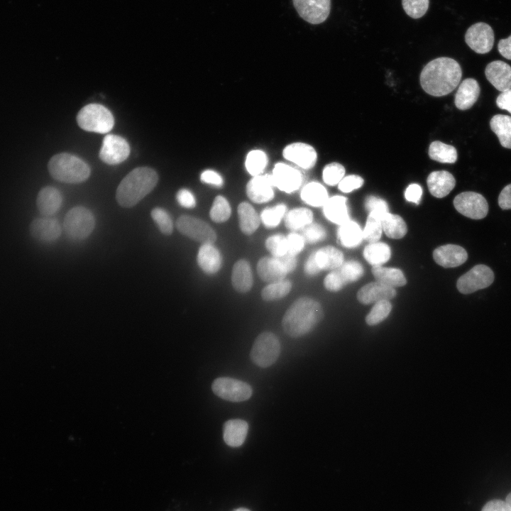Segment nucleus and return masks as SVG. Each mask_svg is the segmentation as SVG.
<instances>
[{
    "label": "nucleus",
    "instance_id": "f03ea898",
    "mask_svg": "<svg viewBox=\"0 0 511 511\" xmlns=\"http://www.w3.org/2000/svg\"><path fill=\"white\" fill-rule=\"evenodd\" d=\"M323 318L324 311L319 302L302 297L287 309L282 319V326L289 336L299 338L314 330Z\"/></svg>",
    "mask_w": 511,
    "mask_h": 511
},
{
    "label": "nucleus",
    "instance_id": "a211bd4d",
    "mask_svg": "<svg viewBox=\"0 0 511 511\" xmlns=\"http://www.w3.org/2000/svg\"><path fill=\"white\" fill-rule=\"evenodd\" d=\"M465 41L476 53L485 54L493 48L494 33L490 26L478 22L468 28L465 34Z\"/></svg>",
    "mask_w": 511,
    "mask_h": 511
},
{
    "label": "nucleus",
    "instance_id": "412c9836",
    "mask_svg": "<svg viewBox=\"0 0 511 511\" xmlns=\"http://www.w3.org/2000/svg\"><path fill=\"white\" fill-rule=\"evenodd\" d=\"M434 261L444 268H455L464 263L468 258L466 251L455 244H446L433 251Z\"/></svg>",
    "mask_w": 511,
    "mask_h": 511
},
{
    "label": "nucleus",
    "instance_id": "dca6fc26",
    "mask_svg": "<svg viewBox=\"0 0 511 511\" xmlns=\"http://www.w3.org/2000/svg\"><path fill=\"white\" fill-rule=\"evenodd\" d=\"M129 153V145L123 138L108 134L103 139L99 155L104 163L116 165L126 160Z\"/></svg>",
    "mask_w": 511,
    "mask_h": 511
},
{
    "label": "nucleus",
    "instance_id": "338daca9",
    "mask_svg": "<svg viewBox=\"0 0 511 511\" xmlns=\"http://www.w3.org/2000/svg\"><path fill=\"white\" fill-rule=\"evenodd\" d=\"M233 511H250V510H248V509H246V508H238V509H236V510H233Z\"/></svg>",
    "mask_w": 511,
    "mask_h": 511
},
{
    "label": "nucleus",
    "instance_id": "a878e982",
    "mask_svg": "<svg viewBox=\"0 0 511 511\" xmlns=\"http://www.w3.org/2000/svg\"><path fill=\"white\" fill-rule=\"evenodd\" d=\"M199 268L207 274L216 273L222 265V256L219 251L210 243H202L197 256Z\"/></svg>",
    "mask_w": 511,
    "mask_h": 511
},
{
    "label": "nucleus",
    "instance_id": "6ab92c4d",
    "mask_svg": "<svg viewBox=\"0 0 511 511\" xmlns=\"http://www.w3.org/2000/svg\"><path fill=\"white\" fill-rule=\"evenodd\" d=\"M275 185L271 174H261L252 177L247 182V197L254 203L263 204L273 199Z\"/></svg>",
    "mask_w": 511,
    "mask_h": 511
},
{
    "label": "nucleus",
    "instance_id": "5fc2aeb1",
    "mask_svg": "<svg viewBox=\"0 0 511 511\" xmlns=\"http://www.w3.org/2000/svg\"><path fill=\"white\" fill-rule=\"evenodd\" d=\"M363 179L356 175H350L344 177L338 184L339 189L342 192L348 193L360 188L363 185Z\"/></svg>",
    "mask_w": 511,
    "mask_h": 511
},
{
    "label": "nucleus",
    "instance_id": "423d86ee",
    "mask_svg": "<svg viewBox=\"0 0 511 511\" xmlns=\"http://www.w3.org/2000/svg\"><path fill=\"white\" fill-rule=\"evenodd\" d=\"M95 226V219L88 209L84 207L72 208L65 215L63 229L70 238L75 241L87 238Z\"/></svg>",
    "mask_w": 511,
    "mask_h": 511
},
{
    "label": "nucleus",
    "instance_id": "f257e3e1",
    "mask_svg": "<svg viewBox=\"0 0 511 511\" xmlns=\"http://www.w3.org/2000/svg\"><path fill=\"white\" fill-rule=\"evenodd\" d=\"M462 76L460 65L454 59L441 57L422 69L419 81L425 92L434 97L449 94L458 85Z\"/></svg>",
    "mask_w": 511,
    "mask_h": 511
},
{
    "label": "nucleus",
    "instance_id": "052dcab7",
    "mask_svg": "<svg viewBox=\"0 0 511 511\" xmlns=\"http://www.w3.org/2000/svg\"><path fill=\"white\" fill-rule=\"evenodd\" d=\"M498 204L502 209H511V184L505 186L500 193Z\"/></svg>",
    "mask_w": 511,
    "mask_h": 511
},
{
    "label": "nucleus",
    "instance_id": "393cba45",
    "mask_svg": "<svg viewBox=\"0 0 511 511\" xmlns=\"http://www.w3.org/2000/svg\"><path fill=\"white\" fill-rule=\"evenodd\" d=\"M429 192L436 198H443L454 188L456 180L451 173L446 170L432 172L427 180Z\"/></svg>",
    "mask_w": 511,
    "mask_h": 511
},
{
    "label": "nucleus",
    "instance_id": "b1692460",
    "mask_svg": "<svg viewBox=\"0 0 511 511\" xmlns=\"http://www.w3.org/2000/svg\"><path fill=\"white\" fill-rule=\"evenodd\" d=\"M259 278L266 282L285 279L288 274L279 257H263L257 263Z\"/></svg>",
    "mask_w": 511,
    "mask_h": 511
},
{
    "label": "nucleus",
    "instance_id": "20e7f679",
    "mask_svg": "<svg viewBox=\"0 0 511 511\" xmlns=\"http://www.w3.org/2000/svg\"><path fill=\"white\" fill-rule=\"evenodd\" d=\"M48 169L55 180L66 183L82 182L90 175V168L84 161L67 153L53 155L48 162Z\"/></svg>",
    "mask_w": 511,
    "mask_h": 511
},
{
    "label": "nucleus",
    "instance_id": "680f3d73",
    "mask_svg": "<svg viewBox=\"0 0 511 511\" xmlns=\"http://www.w3.org/2000/svg\"><path fill=\"white\" fill-rule=\"evenodd\" d=\"M497 106L511 114V89L502 92L496 99Z\"/></svg>",
    "mask_w": 511,
    "mask_h": 511
},
{
    "label": "nucleus",
    "instance_id": "72a5a7b5",
    "mask_svg": "<svg viewBox=\"0 0 511 511\" xmlns=\"http://www.w3.org/2000/svg\"><path fill=\"white\" fill-rule=\"evenodd\" d=\"M337 236L339 243L346 248H354L363 239L360 226L350 219L340 225Z\"/></svg>",
    "mask_w": 511,
    "mask_h": 511
},
{
    "label": "nucleus",
    "instance_id": "79ce46f5",
    "mask_svg": "<svg viewBox=\"0 0 511 511\" xmlns=\"http://www.w3.org/2000/svg\"><path fill=\"white\" fill-rule=\"evenodd\" d=\"M292 282L282 279L266 285L261 292V297L265 301H273L285 297L291 290Z\"/></svg>",
    "mask_w": 511,
    "mask_h": 511
},
{
    "label": "nucleus",
    "instance_id": "3c124183",
    "mask_svg": "<svg viewBox=\"0 0 511 511\" xmlns=\"http://www.w3.org/2000/svg\"><path fill=\"white\" fill-rule=\"evenodd\" d=\"M405 13L411 18L417 19L422 17L427 11L429 0H402Z\"/></svg>",
    "mask_w": 511,
    "mask_h": 511
},
{
    "label": "nucleus",
    "instance_id": "1a4fd4ad",
    "mask_svg": "<svg viewBox=\"0 0 511 511\" xmlns=\"http://www.w3.org/2000/svg\"><path fill=\"white\" fill-rule=\"evenodd\" d=\"M211 390L219 397L233 402L246 401L253 393L250 385L229 377L216 378L211 384Z\"/></svg>",
    "mask_w": 511,
    "mask_h": 511
},
{
    "label": "nucleus",
    "instance_id": "603ef678",
    "mask_svg": "<svg viewBox=\"0 0 511 511\" xmlns=\"http://www.w3.org/2000/svg\"><path fill=\"white\" fill-rule=\"evenodd\" d=\"M151 217L165 235H170L173 231L172 219L166 210L156 207L150 213Z\"/></svg>",
    "mask_w": 511,
    "mask_h": 511
},
{
    "label": "nucleus",
    "instance_id": "bb28decb",
    "mask_svg": "<svg viewBox=\"0 0 511 511\" xmlns=\"http://www.w3.org/2000/svg\"><path fill=\"white\" fill-rule=\"evenodd\" d=\"M62 202V197L60 192L51 186L42 188L36 199L38 211L45 216L55 214L60 209Z\"/></svg>",
    "mask_w": 511,
    "mask_h": 511
},
{
    "label": "nucleus",
    "instance_id": "37998d69",
    "mask_svg": "<svg viewBox=\"0 0 511 511\" xmlns=\"http://www.w3.org/2000/svg\"><path fill=\"white\" fill-rule=\"evenodd\" d=\"M287 207L284 204L268 207L260 214V221L266 228H275L280 224L286 214Z\"/></svg>",
    "mask_w": 511,
    "mask_h": 511
},
{
    "label": "nucleus",
    "instance_id": "9d476101",
    "mask_svg": "<svg viewBox=\"0 0 511 511\" xmlns=\"http://www.w3.org/2000/svg\"><path fill=\"white\" fill-rule=\"evenodd\" d=\"M176 227L184 236L202 243H213L216 240V232L211 226L194 216H180L176 221Z\"/></svg>",
    "mask_w": 511,
    "mask_h": 511
},
{
    "label": "nucleus",
    "instance_id": "c03bdc74",
    "mask_svg": "<svg viewBox=\"0 0 511 511\" xmlns=\"http://www.w3.org/2000/svg\"><path fill=\"white\" fill-rule=\"evenodd\" d=\"M231 214V208L229 201L223 196H216L210 209L211 219L217 223L227 221Z\"/></svg>",
    "mask_w": 511,
    "mask_h": 511
},
{
    "label": "nucleus",
    "instance_id": "ea45409f",
    "mask_svg": "<svg viewBox=\"0 0 511 511\" xmlns=\"http://www.w3.org/2000/svg\"><path fill=\"white\" fill-rule=\"evenodd\" d=\"M268 164L267 153L261 149L250 150L245 159V168L252 177L263 174Z\"/></svg>",
    "mask_w": 511,
    "mask_h": 511
},
{
    "label": "nucleus",
    "instance_id": "5701e85b",
    "mask_svg": "<svg viewBox=\"0 0 511 511\" xmlns=\"http://www.w3.org/2000/svg\"><path fill=\"white\" fill-rule=\"evenodd\" d=\"M487 79L498 91L504 92L511 89V67L501 60L490 62L485 67Z\"/></svg>",
    "mask_w": 511,
    "mask_h": 511
},
{
    "label": "nucleus",
    "instance_id": "0e129e2a",
    "mask_svg": "<svg viewBox=\"0 0 511 511\" xmlns=\"http://www.w3.org/2000/svg\"><path fill=\"white\" fill-rule=\"evenodd\" d=\"M498 49L502 57L511 60V35L505 39L500 40Z\"/></svg>",
    "mask_w": 511,
    "mask_h": 511
},
{
    "label": "nucleus",
    "instance_id": "4be33fe9",
    "mask_svg": "<svg viewBox=\"0 0 511 511\" xmlns=\"http://www.w3.org/2000/svg\"><path fill=\"white\" fill-rule=\"evenodd\" d=\"M396 294L395 288L375 281L363 286L357 293V299L363 304H369L382 300L389 301Z\"/></svg>",
    "mask_w": 511,
    "mask_h": 511
},
{
    "label": "nucleus",
    "instance_id": "c85d7f7f",
    "mask_svg": "<svg viewBox=\"0 0 511 511\" xmlns=\"http://www.w3.org/2000/svg\"><path fill=\"white\" fill-rule=\"evenodd\" d=\"M248 432V424L245 420H227L223 425L224 441L229 446L238 447L244 443Z\"/></svg>",
    "mask_w": 511,
    "mask_h": 511
},
{
    "label": "nucleus",
    "instance_id": "f3484780",
    "mask_svg": "<svg viewBox=\"0 0 511 511\" xmlns=\"http://www.w3.org/2000/svg\"><path fill=\"white\" fill-rule=\"evenodd\" d=\"M299 16L312 24H319L328 18L331 0H292Z\"/></svg>",
    "mask_w": 511,
    "mask_h": 511
},
{
    "label": "nucleus",
    "instance_id": "c9c22d12",
    "mask_svg": "<svg viewBox=\"0 0 511 511\" xmlns=\"http://www.w3.org/2000/svg\"><path fill=\"white\" fill-rule=\"evenodd\" d=\"M383 231L385 235L394 239H400L405 236L407 226L404 219L397 214L387 212L381 217Z\"/></svg>",
    "mask_w": 511,
    "mask_h": 511
},
{
    "label": "nucleus",
    "instance_id": "f8f14e48",
    "mask_svg": "<svg viewBox=\"0 0 511 511\" xmlns=\"http://www.w3.org/2000/svg\"><path fill=\"white\" fill-rule=\"evenodd\" d=\"M362 265L356 260L344 261L325 277L326 287L334 292L339 291L344 285L359 280L363 275Z\"/></svg>",
    "mask_w": 511,
    "mask_h": 511
},
{
    "label": "nucleus",
    "instance_id": "39448f33",
    "mask_svg": "<svg viewBox=\"0 0 511 511\" xmlns=\"http://www.w3.org/2000/svg\"><path fill=\"white\" fill-rule=\"evenodd\" d=\"M77 122L87 131L106 133L113 128L114 119L111 112L103 105L89 104L79 110Z\"/></svg>",
    "mask_w": 511,
    "mask_h": 511
},
{
    "label": "nucleus",
    "instance_id": "473e14b6",
    "mask_svg": "<svg viewBox=\"0 0 511 511\" xmlns=\"http://www.w3.org/2000/svg\"><path fill=\"white\" fill-rule=\"evenodd\" d=\"M371 272L376 281L393 288L402 287L407 283L403 272L398 268L378 265L373 266Z\"/></svg>",
    "mask_w": 511,
    "mask_h": 511
},
{
    "label": "nucleus",
    "instance_id": "49530a36",
    "mask_svg": "<svg viewBox=\"0 0 511 511\" xmlns=\"http://www.w3.org/2000/svg\"><path fill=\"white\" fill-rule=\"evenodd\" d=\"M391 310L392 304L390 301L377 302L366 317V322L369 326L377 325L388 317Z\"/></svg>",
    "mask_w": 511,
    "mask_h": 511
},
{
    "label": "nucleus",
    "instance_id": "4d7b16f0",
    "mask_svg": "<svg viewBox=\"0 0 511 511\" xmlns=\"http://www.w3.org/2000/svg\"><path fill=\"white\" fill-rule=\"evenodd\" d=\"M199 178L202 182L211 186L220 187L224 185L222 176L214 170L207 169L203 170Z\"/></svg>",
    "mask_w": 511,
    "mask_h": 511
},
{
    "label": "nucleus",
    "instance_id": "69168bd1",
    "mask_svg": "<svg viewBox=\"0 0 511 511\" xmlns=\"http://www.w3.org/2000/svg\"><path fill=\"white\" fill-rule=\"evenodd\" d=\"M505 502H507V505L510 506V507L511 508V493H510L507 495V496L506 497Z\"/></svg>",
    "mask_w": 511,
    "mask_h": 511
},
{
    "label": "nucleus",
    "instance_id": "de8ad7c7",
    "mask_svg": "<svg viewBox=\"0 0 511 511\" xmlns=\"http://www.w3.org/2000/svg\"><path fill=\"white\" fill-rule=\"evenodd\" d=\"M344 167L336 162L326 165L322 171L324 182L330 186L338 185L344 177Z\"/></svg>",
    "mask_w": 511,
    "mask_h": 511
},
{
    "label": "nucleus",
    "instance_id": "aec40b11",
    "mask_svg": "<svg viewBox=\"0 0 511 511\" xmlns=\"http://www.w3.org/2000/svg\"><path fill=\"white\" fill-rule=\"evenodd\" d=\"M30 233L35 239L45 243L56 241L62 233L59 221L50 216L34 219L29 228Z\"/></svg>",
    "mask_w": 511,
    "mask_h": 511
},
{
    "label": "nucleus",
    "instance_id": "864d4df0",
    "mask_svg": "<svg viewBox=\"0 0 511 511\" xmlns=\"http://www.w3.org/2000/svg\"><path fill=\"white\" fill-rule=\"evenodd\" d=\"M365 208L369 213H375L381 217L389 212V207L386 201L376 196H368L365 200Z\"/></svg>",
    "mask_w": 511,
    "mask_h": 511
},
{
    "label": "nucleus",
    "instance_id": "58836bf2",
    "mask_svg": "<svg viewBox=\"0 0 511 511\" xmlns=\"http://www.w3.org/2000/svg\"><path fill=\"white\" fill-rule=\"evenodd\" d=\"M312 211L305 207L294 208L285 215V224L291 231L301 230L307 225L313 222Z\"/></svg>",
    "mask_w": 511,
    "mask_h": 511
},
{
    "label": "nucleus",
    "instance_id": "2eb2a0df",
    "mask_svg": "<svg viewBox=\"0 0 511 511\" xmlns=\"http://www.w3.org/2000/svg\"><path fill=\"white\" fill-rule=\"evenodd\" d=\"M271 176L275 187L286 193L297 190L303 181L302 172L298 168L282 162L275 164Z\"/></svg>",
    "mask_w": 511,
    "mask_h": 511
},
{
    "label": "nucleus",
    "instance_id": "0eeeda50",
    "mask_svg": "<svg viewBox=\"0 0 511 511\" xmlns=\"http://www.w3.org/2000/svg\"><path fill=\"white\" fill-rule=\"evenodd\" d=\"M280 343L278 336L270 331L260 334L256 339L250 353L252 362L260 367L272 366L279 358Z\"/></svg>",
    "mask_w": 511,
    "mask_h": 511
},
{
    "label": "nucleus",
    "instance_id": "13d9d810",
    "mask_svg": "<svg viewBox=\"0 0 511 511\" xmlns=\"http://www.w3.org/2000/svg\"><path fill=\"white\" fill-rule=\"evenodd\" d=\"M177 202L183 207L194 208L196 205V199L194 194L187 189H180L176 194Z\"/></svg>",
    "mask_w": 511,
    "mask_h": 511
},
{
    "label": "nucleus",
    "instance_id": "8fccbe9b",
    "mask_svg": "<svg viewBox=\"0 0 511 511\" xmlns=\"http://www.w3.org/2000/svg\"><path fill=\"white\" fill-rule=\"evenodd\" d=\"M265 245L273 257H280L287 253V238L282 234H274L268 237Z\"/></svg>",
    "mask_w": 511,
    "mask_h": 511
},
{
    "label": "nucleus",
    "instance_id": "6e6d98bb",
    "mask_svg": "<svg viewBox=\"0 0 511 511\" xmlns=\"http://www.w3.org/2000/svg\"><path fill=\"white\" fill-rule=\"evenodd\" d=\"M287 253L297 256L304 246V241L300 233L292 232L287 236Z\"/></svg>",
    "mask_w": 511,
    "mask_h": 511
},
{
    "label": "nucleus",
    "instance_id": "7c9ffc66",
    "mask_svg": "<svg viewBox=\"0 0 511 511\" xmlns=\"http://www.w3.org/2000/svg\"><path fill=\"white\" fill-rule=\"evenodd\" d=\"M347 199L343 196H334L323 205L325 217L333 223L341 225L349 220Z\"/></svg>",
    "mask_w": 511,
    "mask_h": 511
},
{
    "label": "nucleus",
    "instance_id": "e433bc0d",
    "mask_svg": "<svg viewBox=\"0 0 511 511\" xmlns=\"http://www.w3.org/2000/svg\"><path fill=\"white\" fill-rule=\"evenodd\" d=\"M391 256L390 246L383 242L370 243L363 250V257L373 266L381 265L389 260Z\"/></svg>",
    "mask_w": 511,
    "mask_h": 511
},
{
    "label": "nucleus",
    "instance_id": "e2e57ef3",
    "mask_svg": "<svg viewBox=\"0 0 511 511\" xmlns=\"http://www.w3.org/2000/svg\"><path fill=\"white\" fill-rule=\"evenodd\" d=\"M481 511H511V508L506 502L492 500L483 506Z\"/></svg>",
    "mask_w": 511,
    "mask_h": 511
},
{
    "label": "nucleus",
    "instance_id": "4468645a",
    "mask_svg": "<svg viewBox=\"0 0 511 511\" xmlns=\"http://www.w3.org/2000/svg\"><path fill=\"white\" fill-rule=\"evenodd\" d=\"M282 155L286 160L302 170L312 169L317 161V153L314 148L301 141L286 145L282 149Z\"/></svg>",
    "mask_w": 511,
    "mask_h": 511
},
{
    "label": "nucleus",
    "instance_id": "a19ab883",
    "mask_svg": "<svg viewBox=\"0 0 511 511\" xmlns=\"http://www.w3.org/2000/svg\"><path fill=\"white\" fill-rule=\"evenodd\" d=\"M429 156L441 163H454L457 160L456 149L439 141H433L429 147Z\"/></svg>",
    "mask_w": 511,
    "mask_h": 511
},
{
    "label": "nucleus",
    "instance_id": "cd10ccee",
    "mask_svg": "<svg viewBox=\"0 0 511 511\" xmlns=\"http://www.w3.org/2000/svg\"><path fill=\"white\" fill-rule=\"evenodd\" d=\"M478 82L473 78L464 79L459 85L455 95V105L460 110L470 109L477 101L480 94Z\"/></svg>",
    "mask_w": 511,
    "mask_h": 511
},
{
    "label": "nucleus",
    "instance_id": "4c0bfd02",
    "mask_svg": "<svg viewBox=\"0 0 511 511\" xmlns=\"http://www.w3.org/2000/svg\"><path fill=\"white\" fill-rule=\"evenodd\" d=\"M491 130L498 136L502 146L511 148V117L507 115H495L490 121Z\"/></svg>",
    "mask_w": 511,
    "mask_h": 511
},
{
    "label": "nucleus",
    "instance_id": "2f4dec72",
    "mask_svg": "<svg viewBox=\"0 0 511 511\" xmlns=\"http://www.w3.org/2000/svg\"><path fill=\"white\" fill-rule=\"evenodd\" d=\"M237 211L241 231L246 235L254 233L260 226V218L253 207L243 202L238 204Z\"/></svg>",
    "mask_w": 511,
    "mask_h": 511
},
{
    "label": "nucleus",
    "instance_id": "6e6552de",
    "mask_svg": "<svg viewBox=\"0 0 511 511\" xmlns=\"http://www.w3.org/2000/svg\"><path fill=\"white\" fill-rule=\"evenodd\" d=\"M344 262L343 253L332 246L322 247L312 252L304 265V273L313 276L322 270H333Z\"/></svg>",
    "mask_w": 511,
    "mask_h": 511
},
{
    "label": "nucleus",
    "instance_id": "a18cd8bd",
    "mask_svg": "<svg viewBox=\"0 0 511 511\" xmlns=\"http://www.w3.org/2000/svg\"><path fill=\"white\" fill-rule=\"evenodd\" d=\"M382 231L381 216L375 213H369L363 231V239L369 243L377 242L381 236Z\"/></svg>",
    "mask_w": 511,
    "mask_h": 511
},
{
    "label": "nucleus",
    "instance_id": "9b49d317",
    "mask_svg": "<svg viewBox=\"0 0 511 511\" xmlns=\"http://www.w3.org/2000/svg\"><path fill=\"white\" fill-rule=\"evenodd\" d=\"M494 280L493 270L485 265H477L461 275L456 283L462 294H470L490 286Z\"/></svg>",
    "mask_w": 511,
    "mask_h": 511
},
{
    "label": "nucleus",
    "instance_id": "bf43d9fd",
    "mask_svg": "<svg viewBox=\"0 0 511 511\" xmlns=\"http://www.w3.org/2000/svg\"><path fill=\"white\" fill-rule=\"evenodd\" d=\"M422 194V187L417 184L410 185L405 192V199L410 202L419 204Z\"/></svg>",
    "mask_w": 511,
    "mask_h": 511
},
{
    "label": "nucleus",
    "instance_id": "7ed1b4c3",
    "mask_svg": "<svg viewBox=\"0 0 511 511\" xmlns=\"http://www.w3.org/2000/svg\"><path fill=\"white\" fill-rule=\"evenodd\" d=\"M158 181V174L153 169L148 167L133 169L117 187V202L126 208L135 206L154 189Z\"/></svg>",
    "mask_w": 511,
    "mask_h": 511
},
{
    "label": "nucleus",
    "instance_id": "f704fd0d",
    "mask_svg": "<svg viewBox=\"0 0 511 511\" xmlns=\"http://www.w3.org/2000/svg\"><path fill=\"white\" fill-rule=\"evenodd\" d=\"M300 197L304 202L313 207L323 206L329 199L326 188L317 182L306 184L301 189Z\"/></svg>",
    "mask_w": 511,
    "mask_h": 511
},
{
    "label": "nucleus",
    "instance_id": "09e8293b",
    "mask_svg": "<svg viewBox=\"0 0 511 511\" xmlns=\"http://www.w3.org/2000/svg\"><path fill=\"white\" fill-rule=\"evenodd\" d=\"M300 234L307 243L322 241L326 236L325 229L321 224L314 222L302 228Z\"/></svg>",
    "mask_w": 511,
    "mask_h": 511
},
{
    "label": "nucleus",
    "instance_id": "c756f323",
    "mask_svg": "<svg viewBox=\"0 0 511 511\" xmlns=\"http://www.w3.org/2000/svg\"><path fill=\"white\" fill-rule=\"evenodd\" d=\"M231 283L234 289L241 293L251 289L253 283V273L246 260L241 259L235 263L231 273Z\"/></svg>",
    "mask_w": 511,
    "mask_h": 511
},
{
    "label": "nucleus",
    "instance_id": "ddd939ff",
    "mask_svg": "<svg viewBox=\"0 0 511 511\" xmlns=\"http://www.w3.org/2000/svg\"><path fill=\"white\" fill-rule=\"evenodd\" d=\"M454 206L460 214L472 219H483L488 212L486 199L474 192H464L456 195Z\"/></svg>",
    "mask_w": 511,
    "mask_h": 511
}]
</instances>
